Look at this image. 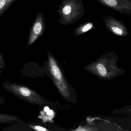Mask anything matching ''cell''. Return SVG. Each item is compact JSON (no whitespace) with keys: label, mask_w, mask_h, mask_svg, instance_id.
Listing matches in <instances>:
<instances>
[{"label":"cell","mask_w":131,"mask_h":131,"mask_svg":"<svg viewBox=\"0 0 131 131\" xmlns=\"http://www.w3.org/2000/svg\"><path fill=\"white\" fill-rule=\"evenodd\" d=\"M5 103V100L4 98L0 96V107Z\"/></svg>","instance_id":"cell-12"},{"label":"cell","mask_w":131,"mask_h":131,"mask_svg":"<svg viewBox=\"0 0 131 131\" xmlns=\"http://www.w3.org/2000/svg\"><path fill=\"white\" fill-rule=\"evenodd\" d=\"M47 115H49V116H52L53 114V112L52 110H49L47 112Z\"/></svg>","instance_id":"cell-13"},{"label":"cell","mask_w":131,"mask_h":131,"mask_svg":"<svg viewBox=\"0 0 131 131\" xmlns=\"http://www.w3.org/2000/svg\"><path fill=\"white\" fill-rule=\"evenodd\" d=\"M104 21L107 28L117 35L122 36L125 34V28L119 23L115 22L111 17H104Z\"/></svg>","instance_id":"cell-5"},{"label":"cell","mask_w":131,"mask_h":131,"mask_svg":"<svg viewBox=\"0 0 131 131\" xmlns=\"http://www.w3.org/2000/svg\"><path fill=\"white\" fill-rule=\"evenodd\" d=\"M6 65L5 60L3 55L0 52V70L4 69Z\"/></svg>","instance_id":"cell-10"},{"label":"cell","mask_w":131,"mask_h":131,"mask_svg":"<svg viewBox=\"0 0 131 131\" xmlns=\"http://www.w3.org/2000/svg\"><path fill=\"white\" fill-rule=\"evenodd\" d=\"M96 28L94 24L91 21H88L80 25L73 32L75 36H80L90 31H94Z\"/></svg>","instance_id":"cell-6"},{"label":"cell","mask_w":131,"mask_h":131,"mask_svg":"<svg viewBox=\"0 0 131 131\" xmlns=\"http://www.w3.org/2000/svg\"><path fill=\"white\" fill-rule=\"evenodd\" d=\"M2 86L5 90L18 98L31 104L40 103L38 95L35 92L25 85L11 83L10 80H7L4 82Z\"/></svg>","instance_id":"cell-2"},{"label":"cell","mask_w":131,"mask_h":131,"mask_svg":"<svg viewBox=\"0 0 131 131\" xmlns=\"http://www.w3.org/2000/svg\"><path fill=\"white\" fill-rule=\"evenodd\" d=\"M2 70H0V77L2 75Z\"/></svg>","instance_id":"cell-15"},{"label":"cell","mask_w":131,"mask_h":131,"mask_svg":"<svg viewBox=\"0 0 131 131\" xmlns=\"http://www.w3.org/2000/svg\"><path fill=\"white\" fill-rule=\"evenodd\" d=\"M58 22L62 25L71 24L82 18L85 9L81 0H62L57 11Z\"/></svg>","instance_id":"cell-1"},{"label":"cell","mask_w":131,"mask_h":131,"mask_svg":"<svg viewBox=\"0 0 131 131\" xmlns=\"http://www.w3.org/2000/svg\"><path fill=\"white\" fill-rule=\"evenodd\" d=\"M46 24L43 15L40 12L31 25L28 39V47L32 45L43 34L46 29Z\"/></svg>","instance_id":"cell-4"},{"label":"cell","mask_w":131,"mask_h":131,"mask_svg":"<svg viewBox=\"0 0 131 131\" xmlns=\"http://www.w3.org/2000/svg\"><path fill=\"white\" fill-rule=\"evenodd\" d=\"M22 123L18 117L13 115L0 113V124Z\"/></svg>","instance_id":"cell-7"},{"label":"cell","mask_w":131,"mask_h":131,"mask_svg":"<svg viewBox=\"0 0 131 131\" xmlns=\"http://www.w3.org/2000/svg\"><path fill=\"white\" fill-rule=\"evenodd\" d=\"M29 127H31L33 129L38 131H47V130L45 128L42 127H40L38 126H34V125H28Z\"/></svg>","instance_id":"cell-11"},{"label":"cell","mask_w":131,"mask_h":131,"mask_svg":"<svg viewBox=\"0 0 131 131\" xmlns=\"http://www.w3.org/2000/svg\"><path fill=\"white\" fill-rule=\"evenodd\" d=\"M50 110V109H49V108L48 107H45L44 109V110L45 112H47L48 111Z\"/></svg>","instance_id":"cell-14"},{"label":"cell","mask_w":131,"mask_h":131,"mask_svg":"<svg viewBox=\"0 0 131 131\" xmlns=\"http://www.w3.org/2000/svg\"><path fill=\"white\" fill-rule=\"evenodd\" d=\"M16 0H0V17Z\"/></svg>","instance_id":"cell-8"},{"label":"cell","mask_w":131,"mask_h":131,"mask_svg":"<svg viewBox=\"0 0 131 131\" xmlns=\"http://www.w3.org/2000/svg\"><path fill=\"white\" fill-rule=\"evenodd\" d=\"M48 56L50 71L51 75L53 76L54 81L61 94L64 97H68L69 93L68 92L67 85L63 77L61 71L50 54H49Z\"/></svg>","instance_id":"cell-3"},{"label":"cell","mask_w":131,"mask_h":131,"mask_svg":"<svg viewBox=\"0 0 131 131\" xmlns=\"http://www.w3.org/2000/svg\"><path fill=\"white\" fill-rule=\"evenodd\" d=\"M96 68L98 72L101 76L103 77H105L107 76V71L105 66L103 65L102 64L99 63L97 64L96 66Z\"/></svg>","instance_id":"cell-9"}]
</instances>
